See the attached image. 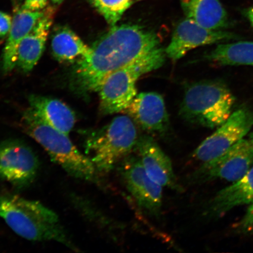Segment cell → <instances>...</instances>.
Segmentation results:
<instances>
[{
    "label": "cell",
    "instance_id": "20",
    "mask_svg": "<svg viewBox=\"0 0 253 253\" xmlns=\"http://www.w3.org/2000/svg\"><path fill=\"white\" fill-rule=\"evenodd\" d=\"M206 58L221 65L253 66V42L220 44Z\"/></svg>",
    "mask_w": 253,
    "mask_h": 253
},
{
    "label": "cell",
    "instance_id": "17",
    "mask_svg": "<svg viewBox=\"0 0 253 253\" xmlns=\"http://www.w3.org/2000/svg\"><path fill=\"white\" fill-rule=\"evenodd\" d=\"M28 100L34 113L53 128L68 135L74 128L75 114L62 101L38 95H31Z\"/></svg>",
    "mask_w": 253,
    "mask_h": 253
},
{
    "label": "cell",
    "instance_id": "11",
    "mask_svg": "<svg viewBox=\"0 0 253 253\" xmlns=\"http://www.w3.org/2000/svg\"><path fill=\"white\" fill-rule=\"evenodd\" d=\"M237 39L235 34L208 29L186 18L177 25L165 52L166 56L175 61L195 47Z\"/></svg>",
    "mask_w": 253,
    "mask_h": 253
},
{
    "label": "cell",
    "instance_id": "3",
    "mask_svg": "<svg viewBox=\"0 0 253 253\" xmlns=\"http://www.w3.org/2000/svg\"><path fill=\"white\" fill-rule=\"evenodd\" d=\"M24 131L37 141L55 163L76 178L96 182L98 173L90 158L79 151L68 137L47 124L30 107L21 119Z\"/></svg>",
    "mask_w": 253,
    "mask_h": 253
},
{
    "label": "cell",
    "instance_id": "2",
    "mask_svg": "<svg viewBox=\"0 0 253 253\" xmlns=\"http://www.w3.org/2000/svg\"><path fill=\"white\" fill-rule=\"evenodd\" d=\"M0 217L24 239L36 242L55 241L78 251L58 215L39 202L15 195H1Z\"/></svg>",
    "mask_w": 253,
    "mask_h": 253
},
{
    "label": "cell",
    "instance_id": "16",
    "mask_svg": "<svg viewBox=\"0 0 253 253\" xmlns=\"http://www.w3.org/2000/svg\"><path fill=\"white\" fill-rule=\"evenodd\" d=\"M45 12V9L30 11L21 8L12 18L11 30L2 52V69L4 74L11 72L15 67L19 45L43 17Z\"/></svg>",
    "mask_w": 253,
    "mask_h": 253
},
{
    "label": "cell",
    "instance_id": "24",
    "mask_svg": "<svg viewBox=\"0 0 253 253\" xmlns=\"http://www.w3.org/2000/svg\"><path fill=\"white\" fill-rule=\"evenodd\" d=\"M49 0H25L21 8L30 11H42L46 7Z\"/></svg>",
    "mask_w": 253,
    "mask_h": 253
},
{
    "label": "cell",
    "instance_id": "1",
    "mask_svg": "<svg viewBox=\"0 0 253 253\" xmlns=\"http://www.w3.org/2000/svg\"><path fill=\"white\" fill-rule=\"evenodd\" d=\"M160 44L156 33L140 25H116L75 62L72 86L81 94L97 91L109 76L158 48Z\"/></svg>",
    "mask_w": 253,
    "mask_h": 253
},
{
    "label": "cell",
    "instance_id": "13",
    "mask_svg": "<svg viewBox=\"0 0 253 253\" xmlns=\"http://www.w3.org/2000/svg\"><path fill=\"white\" fill-rule=\"evenodd\" d=\"M124 112L142 129L152 133L163 134L169 128L166 104L162 96L158 93L137 94Z\"/></svg>",
    "mask_w": 253,
    "mask_h": 253
},
{
    "label": "cell",
    "instance_id": "5",
    "mask_svg": "<svg viewBox=\"0 0 253 253\" xmlns=\"http://www.w3.org/2000/svg\"><path fill=\"white\" fill-rule=\"evenodd\" d=\"M235 102V97L225 84L219 82H199L185 90L180 115L192 124L219 127L232 115Z\"/></svg>",
    "mask_w": 253,
    "mask_h": 253
},
{
    "label": "cell",
    "instance_id": "14",
    "mask_svg": "<svg viewBox=\"0 0 253 253\" xmlns=\"http://www.w3.org/2000/svg\"><path fill=\"white\" fill-rule=\"evenodd\" d=\"M253 204V166L244 176L221 189L205 207L204 215L220 217L233 209Z\"/></svg>",
    "mask_w": 253,
    "mask_h": 253
},
{
    "label": "cell",
    "instance_id": "23",
    "mask_svg": "<svg viewBox=\"0 0 253 253\" xmlns=\"http://www.w3.org/2000/svg\"><path fill=\"white\" fill-rule=\"evenodd\" d=\"M12 18L6 12L0 11V38L7 37L11 30Z\"/></svg>",
    "mask_w": 253,
    "mask_h": 253
},
{
    "label": "cell",
    "instance_id": "22",
    "mask_svg": "<svg viewBox=\"0 0 253 253\" xmlns=\"http://www.w3.org/2000/svg\"><path fill=\"white\" fill-rule=\"evenodd\" d=\"M234 228L240 233H253V204L250 205L244 216L234 225Z\"/></svg>",
    "mask_w": 253,
    "mask_h": 253
},
{
    "label": "cell",
    "instance_id": "4",
    "mask_svg": "<svg viewBox=\"0 0 253 253\" xmlns=\"http://www.w3.org/2000/svg\"><path fill=\"white\" fill-rule=\"evenodd\" d=\"M138 137L134 120L128 115L119 116L109 125L87 135L85 151L98 174L103 175L112 171L130 155Z\"/></svg>",
    "mask_w": 253,
    "mask_h": 253
},
{
    "label": "cell",
    "instance_id": "18",
    "mask_svg": "<svg viewBox=\"0 0 253 253\" xmlns=\"http://www.w3.org/2000/svg\"><path fill=\"white\" fill-rule=\"evenodd\" d=\"M186 18L212 30L228 27L226 9L219 0H180Z\"/></svg>",
    "mask_w": 253,
    "mask_h": 253
},
{
    "label": "cell",
    "instance_id": "12",
    "mask_svg": "<svg viewBox=\"0 0 253 253\" xmlns=\"http://www.w3.org/2000/svg\"><path fill=\"white\" fill-rule=\"evenodd\" d=\"M134 150L148 176L162 187L179 191L171 161L161 149L154 139L149 135L138 137Z\"/></svg>",
    "mask_w": 253,
    "mask_h": 253
},
{
    "label": "cell",
    "instance_id": "6",
    "mask_svg": "<svg viewBox=\"0 0 253 253\" xmlns=\"http://www.w3.org/2000/svg\"><path fill=\"white\" fill-rule=\"evenodd\" d=\"M166 56L165 50L158 47L109 76L97 91L101 112L104 115L124 112L137 94L139 78L162 66Z\"/></svg>",
    "mask_w": 253,
    "mask_h": 253
},
{
    "label": "cell",
    "instance_id": "21",
    "mask_svg": "<svg viewBox=\"0 0 253 253\" xmlns=\"http://www.w3.org/2000/svg\"><path fill=\"white\" fill-rule=\"evenodd\" d=\"M142 0H89L111 26H115L125 12L135 3Z\"/></svg>",
    "mask_w": 253,
    "mask_h": 253
},
{
    "label": "cell",
    "instance_id": "26",
    "mask_svg": "<svg viewBox=\"0 0 253 253\" xmlns=\"http://www.w3.org/2000/svg\"><path fill=\"white\" fill-rule=\"evenodd\" d=\"M53 4H61V2H62L64 0H50Z\"/></svg>",
    "mask_w": 253,
    "mask_h": 253
},
{
    "label": "cell",
    "instance_id": "10",
    "mask_svg": "<svg viewBox=\"0 0 253 253\" xmlns=\"http://www.w3.org/2000/svg\"><path fill=\"white\" fill-rule=\"evenodd\" d=\"M253 166V145L249 139L243 138L219 157L202 164L195 175L200 181L220 179L235 182Z\"/></svg>",
    "mask_w": 253,
    "mask_h": 253
},
{
    "label": "cell",
    "instance_id": "27",
    "mask_svg": "<svg viewBox=\"0 0 253 253\" xmlns=\"http://www.w3.org/2000/svg\"><path fill=\"white\" fill-rule=\"evenodd\" d=\"M249 140L251 142V143L253 145V132L249 135Z\"/></svg>",
    "mask_w": 253,
    "mask_h": 253
},
{
    "label": "cell",
    "instance_id": "25",
    "mask_svg": "<svg viewBox=\"0 0 253 253\" xmlns=\"http://www.w3.org/2000/svg\"><path fill=\"white\" fill-rule=\"evenodd\" d=\"M246 15L253 27V6L246 11Z\"/></svg>",
    "mask_w": 253,
    "mask_h": 253
},
{
    "label": "cell",
    "instance_id": "9",
    "mask_svg": "<svg viewBox=\"0 0 253 253\" xmlns=\"http://www.w3.org/2000/svg\"><path fill=\"white\" fill-rule=\"evenodd\" d=\"M119 171L126 189L141 210L150 216H160L163 187L148 176L138 156L129 155L125 158L119 164Z\"/></svg>",
    "mask_w": 253,
    "mask_h": 253
},
{
    "label": "cell",
    "instance_id": "7",
    "mask_svg": "<svg viewBox=\"0 0 253 253\" xmlns=\"http://www.w3.org/2000/svg\"><path fill=\"white\" fill-rule=\"evenodd\" d=\"M253 126V111L246 107L237 110L216 131L201 142L193 157L202 164L216 159L244 138Z\"/></svg>",
    "mask_w": 253,
    "mask_h": 253
},
{
    "label": "cell",
    "instance_id": "15",
    "mask_svg": "<svg viewBox=\"0 0 253 253\" xmlns=\"http://www.w3.org/2000/svg\"><path fill=\"white\" fill-rule=\"evenodd\" d=\"M54 11L45 9V14L19 45L16 66L24 73L31 72L37 64L45 49Z\"/></svg>",
    "mask_w": 253,
    "mask_h": 253
},
{
    "label": "cell",
    "instance_id": "8",
    "mask_svg": "<svg viewBox=\"0 0 253 253\" xmlns=\"http://www.w3.org/2000/svg\"><path fill=\"white\" fill-rule=\"evenodd\" d=\"M40 167L33 150L24 142L12 139L0 143V179L20 189L33 182Z\"/></svg>",
    "mask_w": 253,
    "mask_h": 253
},
{
    "label": "cell",
    "instance_id": "19",
    "mask_svg": "<svg viewBox=\"0 0 253 253\" xmlns=\"http://www.w3.org/2000/svg\"><path fill=\"white\" fill-rule=\"evenodd\" d=\"M52 53L61 63H75L87 55L90 47L77 34L66 26L56 28L51 40Z\"/></svg>",
    "mask_w": 253,
    "mask_h": 253
}]
</instances>
